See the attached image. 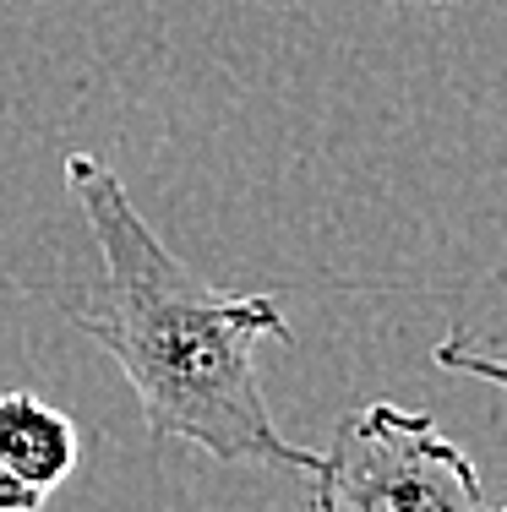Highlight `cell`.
<instances>
[{
	"label": "cell",
	"mask_w": 507,
	"mask_h": 512,
	"mask_svg": "<svg viewBox=\"0 0 507 512\" xmlns=\"http://www.w3.org/2000/svg\"><path fill=\"white\" fill-rule=\"evenodd\" d=\"M0 463L50 496L77 469V425L39 393H0Z\"/></svg>",
	"instance_id": "3"
},
{
	"label": "cell",
	"mask_w": 507,
	"mask_h": 512,
	"mask_svg": "<svg viewBox=\"0 0 507 512\" xmlns=\"http://www.w3.org/2000/svg\"><path fill=\"white\" fill-rule=\"evenodd\" d=\"M311 512H491V502L475 458L431 414L377 398L338 420Z\"/></svg>",
	"instance_id": "2"
},
{
	"label": "cell",
	"mask_w": 507,
	"mask_h": 512,
	"mask_svg": "<svg viewBox=\"0 0 507 512\" xmlns=\"http://www.w3.org/2000/svg\"><path fill=\"white\" fill-rule=\"evenodd\" d=\"M66 191L104 262V316H71L142 404L148 442H191L219 463L317 474L322 453L284 442L257 376L262 338H295L273 295H229L153 235L93 153H66Z\"/></svg>",
	"instance_id": "1"
},
{
	"label": "cell",
	"mask_w": 507,
	"mask_h": 512,
	"mask_svg": "<svg viewBox=\"0 0 507 512\" xmlns=\"http://www.w3.org/2000/svg\"><path fill=\"white\" fill-rule=\"evenodd\" d=\"M426 6H437V11H448V6H453V0H426Z\"/></svg>",
	"instance_id": "6"
},
{
	"label": "cell",
	"mask_w": 507,
	"mask_h": 512,
	"mask_svg": "<svg viewBox=\"0 0 507 512\" xmlns=\"http://www.w3.org/2000/svg\"><path fill=\"white\" fill-rule=\"evenodd\" d=\"M437 365L442 371H464V376H480V382H491V387H502L507 393V349H491V344H480V338H469V333H448L437 344Z\"/></svg>",
	"instance_id": "4"
},
{
	"label": "cell",
	"mask_w": 507,
	"mask_h": 512,
	"mask_svg": "<svg viewBox=\"0 0 507 512\" xmlns=\"http://www.w3.org/2000/svg\"><path fill=\"white\" fill-rule=\"evenodd\" d=\"M44 507V491H33L28 480H17V474L0 463V512H39Z\"/></svg>",
	"instance_id": "5"
},
{
	"label": "cell",
	"mask_w": 507,
	"mask_h": 512,
	"mask_svg": "<svg viewBox=\"0 0 507 512\" xmlns=\"http://www.w3.org/2000/svg\"><path fill=\"white\" fill-rule=\"evenodd\" d=\"M491 512H507V507H491Z\"/></svg>",
	"instance_id": "7"
}]
</instances>
